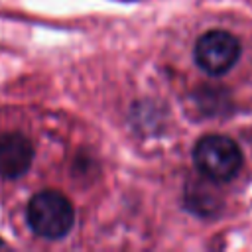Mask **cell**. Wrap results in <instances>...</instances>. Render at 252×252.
Returning a JSON list of instances; mask_svg holds the SVG:
<instances>
[{
    "instance_id": "cell-1",
    "label": "cell",
    "mask_w": 252,
    "mask_h": 252,
    "mask_svg": "<svg viewBox=\"0 0 252 252\" xmlns=\"http://www.w3.org/2000/svg\"><path fill=\"white\" fill-rule=\"evenodd\" d=\"M30 228L47 240H59L67 236L75 224V209L71 201L53 189L35 193L26 209Z\"/></svg>"
},
{
    "instance_id": "cell-2",
    "label": "cell",
    "mask_w": 252,
    "mask_h": 252,
    "mask_svg": "<svg viewBox=\"0 0 252 252\" xmlns=\"http://www.w3.org/2000/svg\"><path fill=\"white\" fill-rule=\"evenodd\" d=\"M193 163L213 181H230L242 167V152L228 136L207 134L193 148Z\"/></svg>"
},
{
    "instance_id": "cell-3",
    "label": "cell",
    "mask_w": 252,
    "mask_h": 252,
    "mask_svg": "<svg viewBox=\"0 0 252 252\" xmlns=\"http://www.w3.org/2000/svg\"><path fill=\"white\" fill-rule=\"evenodd\" d=\"M195 63L209 75H222L240 57V41L224 30H209L195 43Z\"/></svg>"
},
{
    "instance_id": "cell-4",
    "label": "cell",
    "mask_w": 252,
    "mask_h": 252,
    "mask_svg": "<svg viewBox=\"0 0 252 252\" xmlns=\"http://www.w3.org/2000/svg\"><path fill=\"white\" fill-rule=\"evenodd\" d=\"M33 161V146L20 132L0 134V177L18 179Z\"/></svg>"
},
{
    "instance_id": "cell-5",
    "label": "cell",
    "mask_w": 252,
    "mask_h": 252,
    "mask_svg": "<svg viewBox=\"0 0 252 252\" xmlns=\"http://www.w3.org/2000/svg\"><path fill=\"white\" fill-rule=\"evenodd\" d=\"M0 246H2V240H0Z\"/></svg>"
}]
</instances>
